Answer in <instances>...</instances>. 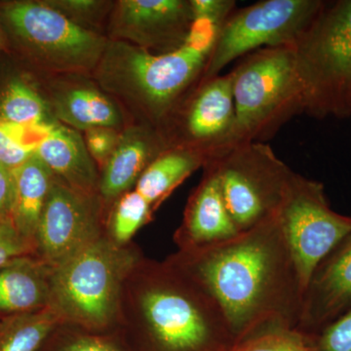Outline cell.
<instances>
[{
    "label": "cell",
    "mask_w": 351,
    "mask_h": 351,
    "mask_svg": "<svg viewBox=\"0 0 351 351\" xmlns=\"http://www.w3.org/2000/svg\"><path fill=\"white\" fill-rule=\"evenodd\" d=\"M61 322L51 307L14 314L0 323V351H39Z\"/></svg>",
    "instance_id": "cell-22"
},
{
    "label": "cell",
    "mask_w": 351,
    "mask_h": 351,
    "mask_svg": "<svg viewBox=\"0 0 351 351\" xmlns=\"http://www.w3.org/2000/svg\"><path fill=\"white\" fill-rule=\"evenodd\" d=\"M1 45H2V32H1V27H0V49H1Z\"/></svg>",
    "instance_id": "cell-34"
},
{
    "label": "cell",
    "mask_w": 351,
    "mask_h": 351,
    "mask_svg": "<svg viewBox=\"0 0 351 351\" xmlns=\"http://www.w3.org/2000/svg\"><path fill=\"white\" fill-rule=\"evenodd\" d=\"M13 171L0 163V218L11 219L14 203Z\"/></svg>",
    "instance_id": "cell-33"
},
{
    "label": "cell",
    "mask_w": 351,
    "mask_h": 351,
    "mask_svg": "<svg viewBox=\"0 0 351 351\" xmlns=\"http://www.w3.org/2000/svg\"><path fill=\"white\" fill-rule=\"evenodd\" d=\"M46 128L13 125L0 119V163L12 171L24 164L34 156Z\"/></svg>",
    "instance_id": "cell-25"
},
{
    "label": "cell",
    "mask_w": 351,
    "mask_h": 351,
    "mask_svg": "<svg viewBox=\"0 0 351 351\" xmlns=\"http://www.w3.org/2000/svg\"><path fill=\"white\" fill-rule=\"evenodd\" d=\"M0 119L21 127L45 126L57 121L47 99L21 80L9 82L0 95Z\"/></svg>",
    "instance_id": "cell-23"
},
{
    "label": "cell",
    "mask_w": 351,
    "mask_h": 351,
    "mask_svg": "<svg viewBox=\"0 0 351 351\" xmlns=\"http://www.w3.org/2000/svg\"><path fill=\"white\" fill-rule=\"evenodd\" d=\"M167 147L162 134L154 127L141 124L123 129L114 152L101 166V199L114 203L132 191L145 168Z\"/></svg>",
    "instance_id": "cell-16"
},
{
    "label": "cell",
    "mask_w": 351,
    "mask_h": 351,
    "mask_svg": "<svg viewBox=\"0 0 351 351\" xmlns=\"http://www.w3.org/2000/svg\"><path fill=\"white\" fill-rule=\"evenodd\" d=\"M221 307L235 343L274 329H295L304 288L279 213L232 239L168 258Z\"/></svg>",
    "instance_id": "cell-1"
},
{
    "label": "cell",
    "mask_w": 351,
    "mask_h": 351,
    "mask_svg": "<svg viewBox=\"0 0 351 351\" xmlns=\"http://www.w3.org/2000/svg\"><path fill=\"white\" fill-rule=\"evenodd\" d=\"M54 332L39 351H130L119 334L71 332L54 336Z\"/></svg>",
    "instance_id": "cell-27"
},
{
    "label": "cell",
    "mask_w": 351,
    "mask_h": 351,
    "mask_svg": "<svg viewBox=\"0 0 351 351\" xmlns=\"http://www.w3.org/2000/svg\"><path fill=\"white\" fill-rule=\"evenodd\" d=\"M7 27L52 73L93 75L108 38L85 29L46 1H14L2 9Z\"/></svg>",
    "instance_id": "cell-7"
},
{
    "label": "cell",
    "mask_w": 351,
    "mask_h": 351,
    "mask_svg": "<svg viewBox=\"0 0 351 351\" xmlns=\"http://www.w3.org/2000/svg\"><path fill=\"white\" fill-rule=\"evenodd\" d=\"M186 205L184 221L175 235L180 251L193 250L232 239L239 233L228 213L216 171L212 164Z\"/></svg>",
    "instance_id": "cell-15"
},
{
    "label": "cell",
    "mask_w": 351,
    "mask_h": 351,
    "mask_svg": "<svg viewBox=\"0 0 351 351\" xmlns=\"http://www.w3.org/2000/svg\"><path fill=\"white\" fill-rule=\"evenodd\" d=\"M350 309L351 233L314 270L295 329L313 336Z\"/></svg>",
    "instance_id": "cell-14"
},
{
    "label": "cell",
    "mask_w": 351,
    "mask_h": 351,
    "mask_svg": "<svg viewBox=\"0 0 351 351\" xmlns=\"http://www.w3.org/2000/svg\"><path fill=\"white\" fill-rule=\"evenodd\" d=\"M133 328L119 334L130 351H230L228 321L199 284L169 261L133 271Z\"/></svg>",
    "instance_id": "cell-2"
},
{
    "label": "cell",
    "mask_w": 351,
    "mask_h": 351,
    "mask_svg": "<svg viewBox=\"0 0 351 351\" xmlns=\"http://www.w3.org/2000/svg\"><path fill=\"white\" fill-rule=\"evenodd\" d=\"M232 73L199 83L161 129L167 147H195L212 160L234 147Z\"/></svg>",
    "instance_id": "cell-11"
},
{
    "label": "cell",
    "mask_w": 351,
    "mask_h": 351,
    "mask_svg": "<svg viewBox=\"0 0 351 351\" xmlns=\"http://www.w3.org/2000/svg\"><path fill=\"white\" fill-rule=\"evenodd\" d=\"M138 263L132 251L101 237L53 269L49 307L84 332L105 334L117 324L124 284Z\"/></svg>",
    "instance_id": "cell-4"
},
{
    "label": "cell",
    "mask_w": 351,
    "mask_h": 351,
    "mask_svg": "<svg viewBox=\"0 0 351 351\" xmlns=\"http://www.w3.org/2000/svg\"><path fill=\"white\" fill-rule=\"evenodd\" d=\"M36 156L53 174L76 191L99 195L100 173L80 132L55 121L46 129Z\"/></svg>",
    "instance_id": "cell-17"
},
{
    "label": "cell",
    "mask_w": 351,
    "mask_h": 351,
    "mask_svg": "<svg viewBox=\"0 0 351 351\" xmlns=\"http://www.w3.org/2000/svg\"><path fill=\"white\" fill-rule=\"evenodd\" d=\"M239 232L279 213L294 171L262 142L243 143L210 161Z\"/></svg>",
    "instance_id": "cell-8"
},
{
    "label": "cell",
    "mask_w": 351,
    "mask_h": 351,
    "mask_svg": "<svg viewBox=\"0 0 351 351\" xmlns=\"http://www.w3.org/2000/svg\"><path fill=\"white\" fill-rule=\"evenodd\" d=\"M232 73L234 147L243 143H265L289 120L304 113L294 46L252 52L242 58Z\"/></svg>",
    "instance_id": "cell-5"
},
{
    "label": "cell",
    "mask_w": 351,
    "mask_h": 351,
    "mask_svg": "<svg viewBox=\"0 0 351 351\" xmlns=\"http://www.w3.org/2000/svg\"><path fill=\"white\" fill-rule=\"evenodd\" d=\"M322 0H263L235 9L219 27L203 80L258 49L294 46L322 10Z\"/></svg>",
    "instance_id": "cell-9"
},
{
    "label": "cell",
    "mask_w": 351,
    "mask_h": 351,
    "mask_svg": "<svg viewBox=\"0 0 351 351\" xmlns=\"http://www.w3.org/2000/svg\"><path fill=\"white\" fill-rule=\"evenodd\" d=\"M154 209L135 189L124 193L113 203L108 221L110 239L119 246H125L149 223Z\"/></svg>",
    "instance_id": "cell-24"
},
{
    "label": "cell",
    "mask_w": 351,
    "mask_h": 351,
    "mask_svg": "<svg viewBox=\"0 0 351 351\" xmlns=\"http://www.w3.org/2000/svg\"><path fill=\"white\" fill-rule=\"evenodd\" d=\"M304 113L351 115V0L326 2L294 45Z\"/></svg>",
    "instance_id": "cell-6"
},
{
    "label": "cell",
    "mask_w": 351,
    "mask_h": 351,
    "mask_svg": "<svg viewBox=\"0 0 351 351\" xmlns=\"http://www.w3.org/2000/svg\"><path fill=\"white\" fill-rule=\"evenodd\" d=\"M221 27L193 21L186 43L163 54L108 39L95 80L106 93L133 108L143 124L160 131L202 82Z\"/></svg>",
    "instance_id": "cell-3"
},
{
    "label": "cell",
    "mask_w": 351,
    "mask_h": 351,
    "mask_svg": "<svg viewBox=\"0 0 351 351\" xmlns=\"http://www.w3.org/2000/svg\"><path fill=\"white\" fill-rule=\"evenodd\" d=\"M230 351H318L309 335L298 329L269 330L235 343Z\"/></svg>",
    "instance_id": "cell-26"
},
{
    "label": "cell",
    "mask_w": 351,
    "mask_h": 351,
    "mask_svg": "<svg viewBox=\"0 0 351 351\" xmlns=\"http://www.w3.org/2000/svg\"><path fill=\"white\" fill-rule=\"evenodd\" d=\"M32 246V242L21 235L11 219L0 218V267L27 256Z\"/></svg>",
    "instance_id": "cell-31"
},
{
    "label": "cell",
    "mask_w": 351,
    "mask_h": 351,
    "mask_svg": "<svg viewBox=\"0 0 351 351\" xmlns=\"http://www.w3.org/2000/svg\"><path fill=\"white\" fill-rule=\"evenodd\" d=\"M101 199L76 191L55 178L44 206L34 244L51 269L100 239Z\"/></svg>",
    "instance_id": "cell-12"
},
{
    "label": "cell",
    "mask_w": 351,
    "mask_h": 351,
    "mask_svg": "<svg viewBox=\"0 0 351 351\" xmlns=\"http://www.w3.org/2000/svg\"><path fill=\"white\" fill-rule=\"evenodd\" d=\"M47 101L54 119L76 131L97 127L120 131L123 127V115L117 104L92 83H64L52 90Z\"/></svg>",
    "instance_id": "cell-18"
},
{
    "label": "cell",
    "mask_w": 351,
    "mask_h": 351,
    "mask_svg": "<svg viewBox=\"0 0 351 351\" xmlns=\"http://www.w3.org/2000/svg\"><path fill=\"white\" fill-rule=\"evenodd\" d=\"M311 338L318 351H351V309Z\"/></svg>",
    "instance_id": "cell-29"
},
{
    "label": "cell",
    "mask_w": 351,
    "mask_h": 351,
    "mask_svg": "<svg viewBox=\"0 0 351 351\" xmlns=\"http://www.w3.org/2000/svg\"><path fill=\"white\" fill-rule=\"evenodd\" d=\"M121 131L108 127H97L84 132L85 145L96 164L107 162L119 143Z\"/></svg>",
    "instance_id": "cell-30"
},
{
    "label": "cell",
    "mask_w": 351,
    "mask_h": 351,
    "mask_svg": "<svg viewBox=\"0 0 351 351\" xmlns=\"http://www.w3.org/2000/svg\"><path fill=\"white\" fill-rule=\"evenodd\" d=\"M193 24L189 0H120L110 11L108 38L163 54L186 43Z\"/></svg>",
    "instance_id": "cell-13"
},
{
    "label": "cell",
    "mask_w": 351,
    "mask_h": 351,
    "mask_svg": "<svg viewBox=\"0 0 351 351\" xmlns=\"http://www.w3.org/2000/svg\"><path fill=\"white\" fill-rule=\"evenodd\" d=\"M193 21L221 25L237 9L233 0H189Z\"/></svg>",
    "instance_id": "cell-32"
},
{
    "label": "cell",
    "mask_w": 351,
    "mask_h": 351,
    "mask_svg": "<svg viewBox=\"0 0 351 351\" xmlns=\"http://www.w3.org/2000/svg\"><path fill=\"white\" fill-rule=\"evenodd\" d=\"M15 191L11 221L25 239L34 243L44 206L56 176L36 156L13 170Z\"/></svg>",
    "instance_id": "cell-21"
},
{
    "label": "cell",
    "mask_w": 351,
    "mask_h": 351,
    "mask_svg": "<svg viewBox=\"0 0 351 351\" xmlns=\"http://www.w3.org/2000/svg\"><path fill=\"white\" fill-rule=\"evenodd\" d=\"M211 160L209 154L195 147H167L145 168L133 189L156 211L184 180Z\"/></svg>",
    "instance_id": "cell-20"
},
{
    "label": "cell",
    "mask_w": 351,
    "mask_h": 351,
    "mask_svg": "<svg viewBox=\"0 0 351 351\" xmlns=\"http://www.w3.org/2000/svg\"><path fill=\"white\" fill-rule=\"evenodd\" d=\"M279 219L292 251L302 288L318 265L351 233V216L334 211L322 182L294 172Z\"/></svg>",
    "instance_id": "cell-10"
},
{
    "label": "cell",
    "mask_w": 351,
    "mask_h": 351,
    "mask_svg": "<svg viewBox=\"0 0 351 351\" xmlns=\"http://www.w3.org/2000/svg\"><path fill=\"white\" fill-rule=\"evenodd\" d=\"M46 2L69 19L88 29H91L90 25H96L112 8L110 9V6H112L110 2L99 0H47Z\"/></svg>",
    "instance_id": "cell-28"
},
{
    "label": "cell",
    "mask_w": 351,
    "mask_h": 351,
    "mask_svg": "<svg viewBox=\"0 0 351 351\" xmlns=\"http://www.w3.org/2000/svg\"><path fill=\"white\" fill-rule=\"evenodd\" d=\"M53 269L23 256L0 267V313L20 314L50 306Z\"/></svg>",
    "instance_id": "cell-19"
}]
</instances>
